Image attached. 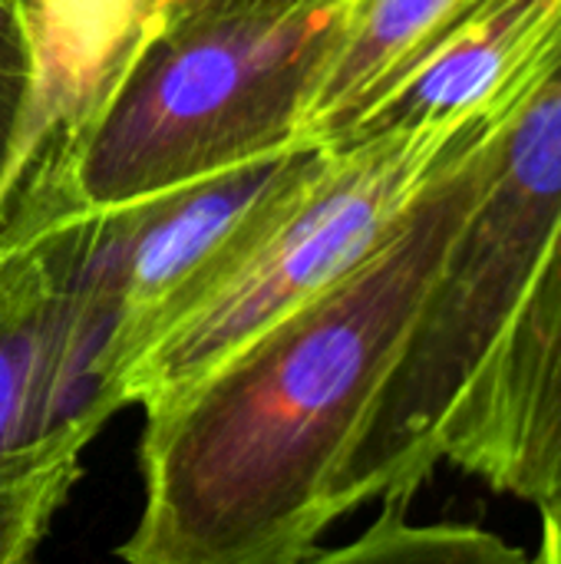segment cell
Wrapping results in <instances>:
<instances>
[{
	"label": "cell",
	"mask_w": 561,
	"mask_h": 564,
	"mask_svg": "<svg viewBox=\"0 0 561 564\" xmlns=\"http://www.w3.org/2000/svg\"><path fill=\"white\" fill-rule=\"evenodd\" d=\"M79 479V463L53 466L33 479L0 486V564H33L50 519Z\"/></svg>",
	"instance_id": "obj_12"
},
{
	"label": "cell",
	"mask_w": 561,
	"mask_h": 564,
	"mask_svg": "<svg viewBox=\"0 0 561 564\" xmlns=\"http://www.w3.org/2000/svg\"><path fill=\"white\" fill-rule=\"evenodd\" d=\"M440 459L529 502L561 486V218L456 406Z\"/></svg>",
	"instance_id": "obj_7"
},
{
	"label": "cell",
	"mask_w": 561,
	"mask_h": 564,
	"mask_svg": "<svg viewBox=\"0 0 561 564\" xmlns=\"http://www.w3.org/2000/svg\"><path fill=\"white\" fill-rule=\"evenodd\" d=\"M337 20L341 3L208 20L159 10L56 162L10 208L0 245L298 149Z\"/></svg>",
	"instance_id": "obj_2"
},
{
	"label": "cell",
	"mask_w": 561,
	"mask_h": 564,
	"mask_svg": "<svg viewBox=\"0 0 561 564\" xmlns=\"http://www.w3.org/2000/svg\"><path fill=\"white\" fill-rule=\"evenodd\" d=\"M308 152L291 149L235 165L126 208L83 212L79 284L112 334L119 387L136 357L225 268L274 195L298 175Z\"/></svg>",
	"instance_id": "obj_6"
},
{
	"label": "cell",
	"mask_w": 561,
	"mask_h": 564,
	"mask_svg": "<svg viewBox=\"0 0 561 564\" xmlns=\"http://www.w3.org/2000/svg\"><path fill=\"white\" fill-rule=\"evenodd\" d=\"M86 215L0 245V486L73 463L126 406L112 337L79 284Z\"/></svg>",
	"instance_id": "obj_5"
},
{
	"label": "cell",
	"mask_w": 561,
	"mask_h": 564,
	"mask_svg": "<svg viewBox=\"0 0 561 564\" xmlns=\"http://www.w3.org/2000/svg\"><path fill=\"white\" fill-rule=\"evenodd\" d=\"M513 99L473 116L311 149L225 268L136 357L122 380L126 403L149 410L175 397L357 271Z\"/></svg>",
	"instance_id": "obj_4"
},
{
	"label": "cell",
	"mask_w": 561,
	"mask_h": 564,
	"mask_svg": "<svg viewBox=\"0 0 561 564\" xmlns=\"http://www.w3.org/2000/svg\"><path fill=\"white\" fill-rule=\"evenodd\" d=\"M561 218V43L496 119L476 195L334 489L337 519L407 499Z\"/></svg>",
	"instance_id": "obj_3"
},
{
	"label": "cell",
	"mask_w": 561,
	"mask_h": 564,
	"mask_svg": "<svg viewBox=\"0 0 561 564\" xmlns=\"http://www.w3.org/2000/svg\"><path fill=\"white\" fill-rule=\"evenodd\" d=\"M559 43L561 0H483L344 142L486 112L513 99Z\"/></svg>",
	"instance_id": "obj_8"
},
{
	"label": "cell",
	"mask_w": 561,
	"mask_h": 564,
	"mask_svg": "<svg viewBox=\"0 0 561 564\" xmlns=\"http://www.w3.org/2000/svg\"><path fill=\"white\" fill-rule=\"evenodd\" d=\"M489 129L374 258L145 410V509L122 562L291 564L311 552L476 195Z\"/></svg>",
	"instance_id": "obj_1"
},
{
	"label": "cell",
	"mask_w": 561,
	"mask_h": 564,
	"mask_svg": "<svg viewBox=\"0 0 561 564\" xmlns=\"http://www.w3.org/2000/svg\"><path fill=\"white\" fill-rule=\"evenodd\" d=\"M291 564H529L499 535L473 525H410L393 509L357 542Z\"/></svg>",
	"instance_id": "obj_10"
},
{
	"label": "cell",
	"mask_w": 561,
	"mask_h": 564,
	"mask_svg": "<svg viewBox=\"0 0 561 564\" xmlns=\"http://www.w3.org/2000/svg\"><path fill=\"white\" fill-rule=\"evenodd\" d=\"M483 0H344L298 122V149L344 142Z\"/></svg>",
	"instance_id": "obj_9"
},
{
	"label": "cell",
	"mask_w": 561,
	"mask_h": 564,
	"mask_svg": "<svg viewBox=\"0 0 561 564\" xmlns=\"http://www.w3.org/2000/svg\"><path fill=\"white\" fill-rule=\"evenodd\" d=\"M536 506L542 512V539L536 564H561V486Z\"/></svg>",
	"instance_id": "obj_14"
},
{
	"label": "cell",
	"mask_w": 561,
	"mask_h": 564,
	"mask_svg": "<svg viewBox=\"0 0 561 564\" xmlns=\"http://www.w3.org/2000/svg\"><path fill=\"white\" fill-rule=\"evenodd\" d=\"M40 83L36 0H0V208L10 195Z\"/></svg>",
	"instance_id": "obj_11"
},
{
	"label": "cell",
	"mask_w": 561,
	"mask_h": 564,
	"mask_svg": "<svg viewBox=\"0 0 561 564\" xmlns=\"http://www.w3.org/2000/svg\"><path fill=\"white\" fill-rule=\"evenodd\" d=\"M334 3L344 0H165V13L182 20H208L228 13H294V10H317Z\"/></svg>",
	"instance_id": "obj_13"
}]
</instances>
